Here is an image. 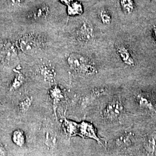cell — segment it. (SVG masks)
Instances as JSON below:
<instances>
[{
	"label": "cell",
	"instance_id": "obj_1",
	"mask_svg": "<svg viewBox=\"0 0 156 156\" xmlns=\"http://www.w3.org/2000/svg\"><path fill=\"white\" fill-rule=\"evenodd\" d=\"M67 63L71 69L84 76L93 75L98 73L94 64L87 57L79 53L70 54L67 58Z\"/></svg>",
	"mask_w": 156,
	"mask_h": 156
},
{
	"label": "cell",
	"instance_id": "obj_2",
	"mask_svg": "<svg viewBox=\"0 0 156 156\" xmlns=\"http://www.w3.org/2000/svg\"><path fill=\"white\" fill-rule=\"evenodd\" d=\"M43 38L33 34L22 35L17 42V47L26 54H33L40 49L44 44Z\"/></svg>",
	"mask_w": 156,
	"mask_h": 156
},
{
	"label": "cell",
	"instance_id": "obj_3",
	"mask_svg": "<svg viewBox=\"0 0 156 156\" xmlns=\"http://www.w3.org/2000/svg\"><path fill=\"white\" fill-rule=\"evenodd\" d=\"M17 46L10 41H4L0 44V58L8 65H15L18 62Z\"/></svg>",
	"mask_w": 156,
	"mask_h": 156
},
{
	"label": "cell",
	"instance_id": "obj_4",
	"mask_svg": "<svg viewBox=\"0 0 156 156\" xmlns=\"http://www.w3.org/2000/svg\"><path fill=\"white\" fill-rule=\"evenodd\" d=\"M124 108L120 101L113 99L109 102L102 112L103 117L109 122H115L119 119L123 113Z\"/></svg>",
	"mask_w": 156,
	"mask_h": 156
},
{
	"label": "cell",
	"instance_id": "obj_5",
	"mask_svg": "<svg viewBox=\"0 0 156 156\" xmlns=\"http://www.w3.org/2000/svg\"><path fill=\"white\" fill-rule=\"evenodd\" d=\"M94 28L87 21H84L76 31V37L80 42H88L93 38Z\"/></svg>",
	"mask_w": 156,
	"mask_h": 156
},
{
	"label": "cell",
	"instance_id": "obj_6",
	"mask_svg": "<svg viewBox=\"0 0 156 156\" xmlns=\"http://www.w3.org/2000/svg\"><path fill=\"white\" fill-rule=\"evenodd\" d=\"M116 51L118 56L120 58L122 62L129 67H134L135 62L133 55L125 45L123 44H119L116 46Z\"/></svg>",
	"mask_w": 156,
	"mask_h": 156
},
{
	"label": "cell",
	"instance_id": "obj_7",
	"mask_svg": "<svg viewBox=\"0 0 156 156\" xmlns=\"http://www.w3.org/2000/svg\"><path fill=\"white\" fill-rule=\"evenodd\" d=\"M49 13L50 10L48 6H40L35 8L28 13V18L34 20H40L47 18Z\"/></svg>",
	"mask_w": 156,
	"mask_h": 156
},
{
	"label": "cell",
	"instance_id": "obj_8",
	"mask_svg": "<svg viewBox=\"0 0 156 156\" xmlns=\"http://www.w3.org/2000/svg\"><path fill=\"white\" fill-rule=\"evenodd\" d=\"M49 95L53 101V104L55 109H56L57 105L64 98V94L60 87L55 86L51 87L49 90Z\"/></svg>",
	"mask_w": 156,
	"mask_h": 156
},
{
	"label": "cell",
	"instance_id": "obj_9",
	"mask_svg": "<svg viewBox=\"0 0 156 156\" xmlns=\"http://www.w3.org/2000/svg\"><path fill=\"white\" fill-rule=\"evenodd\" d=\"M67 13L70 16H76L81 15L83 13V6L82 3L75 1L67 5Z\"/></svg>",
	"mask_w": 156,
	"mask_h": 156
},
{
	"label": "cell",
	"instance_id": "obj_10",
	"mask_svg": "<svg viewBox=\"0 0 156 156\" xmlns=\"http://www.w3.org/2000/svg\"><path fill=\"white\" fill-rule=\"evenodd\" d=\"M136 100L140 108L151 112H156V108L153 102L149 98L146 97L145 95L138 94L136 95Z\"/></svg>",
	"mask_w": 156,
	"mask_h": 156
},
{
	"label": "cell",
	"instance_id": "obj_11",
	"mask_svg": "<svg viewBox=\"0 0 156 156\" xmlns=\"http://www.w3.org/2000/svg\"><path fill=\"white\" fill-rule=\"evenodd\" d=\"M145 149L148 155L153 156L156 151V135H149L145 140Z\"/></svg>",
	"mask_w": 156,
	"mask_h": 156
},
{
	"label": "cell",
	"instance_id": "obj_12",
	"mask_svg": "<svg viewBox=\"0 0 156 156\" xmlns=\"http://www.w3.org/2000/svg\"><path fill=\"white\" fill-rule=\"evenodd\" d=\"M12 140L17 146L23 147L26 143V136L24 131L20 129H15L12 135Z\"/></svg>",
	"mask_w": 156,
	"mask_h": 156
},
{
	"label": "cell",
	"instance_id": "obj_13",
	"mask_svg": "<svg viewBox=\"0 0 156 156\" xmlns=\"http://www.w3.org/2000/svg\"><path fill=\"white\" fill-rule=\"evenodd\" d=\"M26 78L22 72L17 71L12 81L10 90L15 91L20 89L25 82Z\"/></svg>",
	"mask_w": 156,
	"mask_h": 156
},
{
	"label": "cell",
	"instance_id": "obj_14",
	"mask_svg": "<svg viewBox=\"0 0 156 156\" xmlns=\"http://www.w3.org/2000/svg\"><path fill=\"white\" fill-rule=\"evenodd\" d=\"M80 134H83L84 136H88L91 138H94L96 140H98L97 136H96V134L94 131V129L93 127L88 123H82V124L80 126Z\"/></svg>",
	"mask_w": 156,
	"mask_h": 156
},
{
	"label": "cell",
	"instance_id": "obj_15",
	"mask_svg": "<svg viewBox=\"0 0 156 156\" xmlns=\"http://www.w3.org/2000/svg\"><path fill=\"white\" fill-rule=\"evenodd\" d=\"M39 72L41 75L46 80H51L55 76V71L51 67L48 65L42 66Z\"/></svg>",
	"mask_w": 156,
	"mask_h": 156
},
{
	"label": "cell",
	"instance_id": "obj_16",
	"mask_svg": "<svg viewBox=\"0 0 156 156\" xmlns=\"http://www.w3.org/2000/svg\"><path fill=\"white\" fill-rule=\"evenodd\" d=\"M33 98L32 97H26L19 101L18 104V108L19 111L22 113H26L28 111L32 105Z\"/></svg>",
	"mask_w": 156,
	"mask_h": 156
},
{
	"label": "cell",
	"instance_id": "obj_17",
	"mask_svg": "<svg viewBox=\"0 0 156 156\" xmlns=\"http://www.w3.org/2000/svg\"><path fill=\"white\" fill-rule=\"evenodd\" d=\"M120 5L126 14L133 13L135 9V3L133 0H120Z\"/></svg>",
	"mask_w": 156,
	"mask_h": 156
},
{
	"label": "cell",
	"instance_id": "obj_18",
	"mask_svg": "<svg viewBox=\"0 0 156 156\" xmlns=\"http://www.w3.org/2000/svg\"><path fill=\"white\" fill-rule=\"evenodd\" d=\"M131 142H132V134L130 133L123 134L116 140V144L119 146H122V147L129 146L131 144Z\"/></svg>",
	"mask_w": 156,
	"mask_h": 156
},
{
	"label": "cell",
	"instance_id": "obj_19",
	"mask_svg": "<svg viewBox=\"0 0 156 156\" xmlns=\"http://www.w3.org/2000/svg\"><path fill=\"white\" fill-rule=\"evenodd\" d=\"M99 17L102 23L109 25L112 22V16L110 12L106 9H102L99 13Z\"/></svg>",
	"mask_w": 156,
	"mask_h": 156
},
{
	"label": "cell",
	"instance_id": "obj_20",
	"mask_svg": "<svg viewBox=\"0 0 156 156\" xmlns=\"http://www.w3.org/2000/svg\"><path fill=\"white\" fill-rule=\"evenodd\" d=\"M45 144L47 146L53 147L56 145V134L52 130H48L45 133Z\"/></svg>",
	"mask_w": 156,
	"mask_h": 156
},
{
	"label": "cell",
	"instance_id": "obj_21",
	"mask_svg": "<svg viewBox=\"0 0 156 156\" xmlns=\"http://www.w3.org/2000/svg\"><path fill=\"white\" fill-rule=\"evenodd\" d=\"M93 94L95 96H100L102 95L105 94H106V90L103 89V88H97V89H95L93 91Z\"/></svg>",
	"mask_w": 156,
	"mask_h": 156
},
{
	"label": "cell",
	"instance_id": "obj_22",
	"mask_svg": "<svg viewBox=\"0 0 156 156\" xmlns=\"http://www.w3.org/2000/svg\"><path fill=\"white\" fill-rule=\"evenodd\" d=\"M24 0H7L8 4L12 6L20 5Z\"/></svg>",
	"mask_w": 156,
	"mask_h": 156
},
{
	"label": "cell",
	"instance_id": "obj_23",
	"mask_svg": "<svg viewBox=\"0 0 156 156\" xmlns=\"http://www.w3.org/2000/svg\"><path fill=\"white\" fill-rule=\"evenodd\" d=\"M60 1L63 4L68 5L73 2V1H75V0H60Z\"/></svg>",
	"mask_w": 156,
	"mask_h": 156
},
{
	"label": "cell",
	"instance_id": "obj_24",
	"mask_svg": "<svg viewBox=\"0 0 156 156\" xmlns=\"http://www.w3.org/2000/svg\"><path fill=\"white\" fill-rule=\"evenodd\" d=\"M153 34L154 39L156 43V25L154 26V27H153Z\"/></svg>",
	"mask_w": 156,
	"mask_h": 156
}]
</instances>
